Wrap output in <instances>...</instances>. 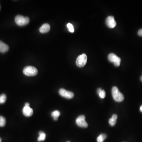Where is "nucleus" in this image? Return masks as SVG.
Instances as JSON below:
<instances>
[{"mask_svg": "<svg viewBox=\"0 0 142 142\" xmlns=\"http://www.w3.org/2000/svg\"><path fill=\"white\" fill-rule=\"evenodd\" d=\"M112 94L115 101L117 102H122L124 100V96L120 92H119L117 87H114L112 89Z\"/></svg>", "mask_w": 142, "mask_h": 142, "instance_id": "f257e3e1", "label": "nucleus"}, {"mask_svg": "<svg viewBox=\"0 0 142 142\" xmlns=\"http://www.w3.org/2000/svg\"><path fill=\"white\" fill-rule=\"evenodd\" d=\"M15 22L19 26H23L27 25L29 23V18L28 17H24L21 15H17L15 17Z\"/></svg>", "mask_w": 142, "mask_h": 142, "instance_id": "f03ea898", "label": "nucleus"}, {"mask_svg": "<svg viewBox=\"0 0 142 142\" xmlns=\"http://www.w3.org/2000/svg\"><path fill=\"white\" fill-rule=\"evenodd\" d=\"M25 75L28 76H33L38 74V70L35 67L32 66H27L25 67L23 70Z\"/></svg>", "mask_w": 142, "mask_h": 142, "instance_id": "7ed1b4c3", "label": "nucleus"}, {"mask_svg": "<svg viewBox=\"0 0 142 142\" xmlns=\"http://www.w3.org/2000/svg\"><path fill=\"white\" fill-rule=\"evenodd\" d=\"M87 57L86 54L83 53L78 56L76 59V64L79 67H84L87 64Z\"/></svg>", "mask_w": 142, "mask_h": 142, "instance_id": "20e7f679", "label": "nucleus"}, {"mask_svg": "<svg viewBox=\"0 0 142 142\" xmlns=\"http://www.w3.org/2000/svg\"><path fill=\"white\" fill-rule=\"evenodd\" d=\"M109 60L110 62L114 63L115 66L118 67L120 64L121 59L118 56H117L115 54L111 53L108 56Z\"/></svg>", "mask_w": 142, "mask_h": 142, "instance_id": "39448f33", "label": "nucleus"}, {"mask_svg": "<svg viewBox=\"0 0 142 142\" xmlns=\"http://www.w3.org/2000/svg\"><path fill=\"white\" fill-rule=\"evenodd\" d=\"M76 123L79 126L86 128L88 126V123L85 120V117L83 115L79 116L76 120Z\"/></svg>", "mask_w": 142, "mask_h": 142, "instance_id": "423d86ee", "label": "nucleus"}, {"mask_svg": "<svg viewBox=\"0 0 142 142\" xmlns=\"http://www.w3.org/2000/svg\"><path fill=\"white\" fill-rule=\"evenodd\" d=\"M59 93L60 96L68 99L72 98L74 96V93L71 91H68L64 88H60L59 90Z\"/></svg>", "mask_w": 142, "mask_h": 142, "instance_id": "0eeeda50", "label": "nucleus"}, {"mask_svg": "<svg viewBox=\"0 0 142 142\" xmlns=\"http://www.w3.org/2000/svg\"><path fill=\"white\" fill-rule=\"evenodd\" d=\"M106 24L108 27L110 28H114L117 25L114 17L112 16H109L106 18L105 20Z\"/></svg>", "mask_w": 142, "mask_h": 142, "instance_id": "6e6552de", "label": "nucleus"}, {"mask_svg": "<svg viewBox=\"0 0 142 142\" xmlns=\"http://www.w3.org/2000/svg\"><path fill=\"white\" fill-rule=\"evenodd\" d=\"M23 113L26 117H31L33 113V110L30 106H25L23 109Z\"/></svg>", "mask_w": 142, "mask_h": 142, "instance_id": "1a4fd4ad", "label": "nucleus"}, {"mask_svg": "<svg viewBox=\"0 0 142 142\" xmlns=\"http://www.w3.org/2000/svg\"><path fill=\"white\" fill-rule=\"evenodd\" d=\"M50 29V26L48 23H45L42 25L40 27L39 31L41 33H45L48 32Z\"/></svg>", "mask_w": 142, "mask_h": 142, "instance_id": "9d476101", "label": "nucleus"}, {"mask_svg": "<svg viewBox=\"0 0 142 142\" xmlns=\"http://www.w3.org/2000/svg\"><path fill=\"white\" fill-rule=\"evenodd\" d=\"M9 49V46L1 41H0V52L5 53L8 51Z\"/></svg>", "mask_w": 142, "mask_h": 142, "instance_id": "9b49d317", "label": "nucleus"}, {"mask_svg": "<svg viewBox=\"0 0 142 142\" xmlns=\"http://www.w3.org/2000/svg\"><path fill=\"white\" fill-rule=\"evenodd\" d=\"M117 118V115L116 114L112 115V117L109 120V124L111 126H113L116 124Z\"/></svg>", "mask_w": 142, "mask_h": 142, "instance_id": "f8f14e48", "label": "nucleus"}, {"mask_svg": "<svg viewBox=\"0 0 142 142\" xmlns=\"http://www.w3.org/2000/svg\"><path fill=\"white\" fill-rule=\"evenodd\" d=\"M39 136L38 138V141H44L46 138V134L44 132L40 131L39 133Z\"/></svg>", "mask_w": 142, "mask_h": 142, "instance_id": "ddd939ff", "label": "nucleus"}, {"mask_svg": "<svg viewBox=\"0 0 142 142\" xmlns=\"http://www.w3.org/2000/svg\"><path fill=\"white\" fill-rule=\"evenodd\" d=\"M60 112L58 110H55V111H53L51 113V116L53 117V119L55 120H58V118L60 115Z\"/></svg>", "mask_w": 142, "mask_h": 142, "instance_id": "4468645a", "label": "nucleus"}, {"mask_svg": "<svg viewBox=\"0 0 142 142\" xmlns=\"http://www.w3.org/2000/svg\"><path fill=\"white\" fill-rule=\"evenodd\" d=\"M107 137V136L105 134H101L97 137V142H103L104 140Z\"/></svg>", "mask_w": 142, "mask_h": 142, "instance_id": "2eb2a0df", "label": "nucleus"}, {"mask_svg": "<svg viewBox=\"0 0 142 142\" xmlns=\"http://www.w3.org/2000/svg\"><path fill=\"white\" fill-rule=\"evenodd\" d=\"M6 123V120L5 118L3 116H0V126L3 127Z\"/></svg>", "mask_w": 142, "mask_h": 142, "instance_id": "dca6fc26", "label": "nucleus"}, {"mask_svg": "<svg viewBox=\"0 0 142 142\" xmlns=\"http://www.w3.org/2000/svg\"><path fill=\"white\" fill-rule=\"evenodd\" d=\"M6 96L4 94L0 96V104H3L6 102Z\"/></svg>", "mask_w": 142, "mask_h": 142, "instance_id": "f3484780", "label": "nucleus"}, {"mask_svg": "<svg viewBox=\"0 0 142 142\" xmlns=\"http://www.w3.org/2000/svg\"><path fill=\"white\" fill-rule=\"evenodd\" d=\"M67 27L69 31L71 32H74V26L71 23H69L67 24Z\"/></svg>", "mask_w": 142, "mask_h": 142, "instance_id": "a211bd4d", "label": "nucleus"}, {"mask_svg": "<svg viewBox=\"0 0 142 142\" xmlns=\"http://www.w3.org/2000/svg\"><path fill=\"white\" fill-rule=\"evenodd\" d=\"M106 94L105 92L104 91V90H102V91H101V93L99 94V96L101 98L103 99L104 98H105V97Z\"/></svg>", "mask_w": 142, "mask_h": 142, "instance_id": "6ab92c4d", "label": "nucleus"}, {"mask_svg": "<svg viewBox=\"0 0 142 142\" xmlns=\"http://www.w3.org/2000/svg\"><path fill=\"white\" fill-rule=\"evenodd\" d=\"M138 34L140 37H142V29L139 30L138 32Z\"/></svg>", "mask_w": 142, "mask_h": 142, "instance_id": "aec40b11", "label": "nucleus"}, {"mask_svg": "<svg viewBox=\"0 0 142 142\" xmlns=\"http://www.w3.org/2000/svg\"><path fill=\"white\" fill-rule=\"evenodd\" d=\"M102 88H98L97 89V94H99L101 93V91H102Z\"/></svg>", "mask_w": 142, "mask_h": 142, "instance_id": "412c9836", "label": "nucleus"}, {"mask_svg": "<svg viewBox=\"0 0 142 142\" xmlns=\"http://www.w3.org/2000/svg\"><path fill=\"white\" fill-rule=\"evenodd\" d=\"M140 111L141 112H142V105L140 106Z\"/></svg>", "mask_w": 142, "mask_h": 142, "instance_id": "4be33fe9", "label": "nucleus"}, {"mask_svg": "<svg viewBox=\"0 0 142 142\" xmlns=\"http://www.w3.org/2000/svg\"><path fill=\"white\" fill-rule=\"evenodd\" d=\"M140 80H141V81H142V76H141V77H140Z\"/></svg>", "mask_w": 142, "mask_h": 142, "instance_id": "5701e85b", "label": "nucleus"}, {"mask_svg": "<svg viewBox=\"0 0 142 142\" xmlns=\"http://www.w3.org/2000/svg\"><path fill=\"white\" fill-rule=\"evenodd\" d=\"M1 141H2V139L1 138H0V142H2Z\"/></svg>", "mask_w": 142, "mask_h": 142, "instance_id": "b1692460", "label": "nucleus"}, {"mask_svg": "<svg viewBox=\"0 0 142 142\" xmlns=\"http://www.w3.org/2000/svg\"><path fill=\"white\" fill-rule=\"evenodd\" d=\"M69 142V141H68V142Z\"/></svg>", "mask_w": 142, "mask_h": 142, "instance_id": "393cba45", "label": "nucleus"}]
</instances>
